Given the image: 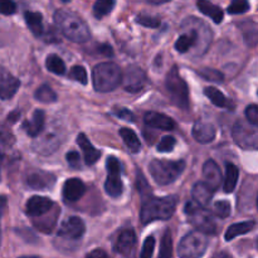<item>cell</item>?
<instances>
[{"label": "cell", "instance_id": "29", "mask_svg": "<svg viewBox=\"0 0 258 258\" xmlns=\"http://www.w3.org/2000/svg\"><path fill=\"white\" fill-rule=\"evenodd\" d=\"M239 178V170L234 164L227 163L226 165V179H224L223 189L226 193H232L236 189L237 181Z\"/></svg>", "mask_w": 258, "mask_h": 258}, {"label": "cell", "instance_id": "27", "mask_svg": "<svg viewBox=\"0 0 258 258\" xmlns=\"http://www.w3.org/2000/svg\"><path fill=\"white\" fill-rule=\"evenodd\" d=\"M198 42V32L197 29H191L186 34H181L175 42V49L179 53H186L191 47L197 44Z\"/></svg>", "mask_w": 258, "mask_h": 258}, {"label": "cell", "instance_id": "10", "mask_svg": "<svg viewBox=\"0 0 258 258\" xmlns=\"http://www.w3.org/2000/svg\"><path fill=\"white\" fill-rule=\"evenodd\" d=\"M86 226L83 221L78 217H70L62 223V226L58 229V237L64 239L76 241L80 239L85 234Z\"/></svg>", "mask_w": 258, "mask_h": 258}, {"label": "cell", "instance_id": "58", "mask_svg": "<svg viewBox=\"0 0 258 258\" xmlns=\"http://www.w3.org/2000/svg\"><path fill=\"white\" fill-rule=\"evenodd\" d=\"M0 241H2V233H0Z\"/></svg>", "mask_w": 258, "mask_h": 258}, {"label": "cell", "instance_id": "41", "mask_svg": "<svg viewBox=\"0 0 258 258\" xmlns=\"http://www.w3.org/2000/svg\"><path fill=\"white\" fill-rule=\"evenodd\" d=\"M175 144L176 140L173 136H164L160 143L158 144V151L159 153H170L175 148Z\"/></svg>", "mask_w": 258, "mask_h": 258}, {"label": "cell", "instance_id": "14", "mask_svg": "<svg viewBox=\"0 0 258 258\" xmlns=\"http://www.w3.org/2000/svg\"><path fill=\"white\" fill-rule=\"evenodd\" d=\"M27 184L35 190H47V189H52L54 186L55 176L48 171L38 170L28 176Z\"/></svg>", "mask_w": 258, "mask_h": 258}, {"label": "cell", "instance_id": "19", "mask_svg": "<svg viewBox=\"0 0 258 258\" xmlns=\"http://www.w3.org/2000/svg\"><path fill=\"white\" fill-rule=\"evenodd\" d=\"M193 138L196 139L198 143L201 144H208L212 143L216 138V127L212 123L206 122V121H198L194 125L193 131Z\"/></svg>", "mask_w": 258, "mask_h": 258}, {"label": "cell", "instance_id": "7", "mask_svg": "<svg viewBox=\"0 0 258 258\" xmlns=\"http://www.w3.org/2000/svg\"><path fill=\"white\" fill-rule=\"evenodd\" d=\"M188 216V221L197 228V231L203 232L206 234H216L217 226L214 219L212 218L211 213L203 207H199L194 202H188L184 209Z\"/></svg>", "mask_w": 258, "mask_h": 258}, {"label": "cell", "instance_id": "28", "mask_svg": "<svg viewBox=\"0 0 258 258\" xmlns=\"http://www.w3.org/2000/svg\"><path fill=\"white\" fill-rule=\"evenodd\" d=\"M24 19L27 25L29 27L30 32L35 35L39 37L43 33V17L40 13L38 12H25Z\"/></svg>", "mask_w": 258, "mask_h": 258}, {"label": "cell", "instance_id": "4", "mask_svg": "<svg viewBox=\"0 0 258 258\" xmlns=\"http://www.w3.org/2000/svg\"><path fill=\"white\" fill-rule=\"evenodd\" d=\"M185 169V161H170L154 159L149 165L151 176L159 185H169L174 183Z\"/></svg>", "mask_w": 258, "mask_h": 258}, {"label": "cell", "instance_id": "9", "mask_svg": "<svg viewBox=\"0 0 258 258\" xmlns=\"http://www.w3.org/2000/svg\"><path fill=\"white\" fill-rule=\"evenodd\" d=\"M121 82H122L125 91L130 93H138L145 87L146 73L144 72L143 68L138 67V66H130L126 72L122 73Z\"/></svg>", "mask_w": 258, "mask_h": 258}, {"label": "cell", "instance_id": "22", "mask_svg": "<svg viewBox=\"0 0 258 258\" xmlns=\"http://www.w3.org/2000/svg\"><path fill=\"white\" fill-rule=\"evenodd\" d=\"M44 121H45V113L44 111L37 110L33 113L32 120L25 121L23 123V128L25 130V133L30 136V138H37L38 135H40L44 128Z\"/></svg>", "mask_w": 258, "mask_h": 258}, {"label": "cell", "instance_id": "8", "mask_svg": "<svg viewBox=\"0 0 258 258\" xmlns=\"http://www.w3.org/2000/svg\"><path fill=\"white\" fill-rule=\"evenodd\" d=\"M256 127L257 126L252 125L248 121H237L232 130L234 143L244 150H256L258 146V131Z\"/></svg>", "mask_w": 258, "mask_h": 258}, {"label": "cell", "instance_id": "5", "mask_svg": "<svg viewBox=\"0 0 258 258\" xmlns=\"http://www.w3.org/2000/svg\"><path fill=\"white\" fill-rule=\"evenodd\" d=\"M165 88L169 93L170 101L181 110H186L189 107V91L185 81L179 75V70L174 66L170 72L166 75Z\"/></svg>", "mask_w": 258, "mask_h": 258}, {"label": "cell", "instance_id": "55", "mask_svg": "<svg viewBox=\"0 0 258 258\" xmlns=\"http://www.w3.org/2000/svg\"><path fill=\"white\" fill-rule=\"evenodd\" d=\"M3 159H4V156H3V154L0 153V166H2V163H3Z\"/></svg>", "mask_w": 258, "mask_h": 258}, {"label": "cell", "instance_id": "47", "mask_svg": "<svg viewBox=\"0 0 258 258\" xmlns=\"http://www.w3.org/2000/svg\"><path fill=\"white\" fill-rule=\"evenodd\" d=\"M139 178H138V180H136V186H138V190L140 191L141 194H148L149 191H150V186H149V184L146 183V180H145V178H144V175L143 174L140 173V171H139Z\"/></svg>", "mask_w": 258, "mask_h": 258}, {"label": "cell", "instance_id": "45", "mask_svg": "<svg viewBox=\"0 0 258 258\" xmlns=\"http://www.w3.org/2000/svg\"><path fill=\"white\" fill-rule=\"evenodd\" d=\"M17 12V4L13 0H0V14L12 15Z\"/></svg>", "mask_w": 258, "mask_h": 258}, {"label": "cell", "instance_id": "18", "mask_svg": "<svg viewBox=\"0 0 258 258\" xmlns=\"http://www.w3.org/2000/svg\"><path fill=\"white\" fill-rule=\"evenodd\" d=\"M203 176H204V183L212 188L213 190L218 189V186L222 183V171L219 166L214 160L206 161L203 166Z\"/></svg>", "mask_w": 258, "mask_h": 258}, {"label": "cell", "instance_id": "51", "mask_svg": "<svg viewBox=\"0 0 258 258\" xmlns=\"http://www.w3.org/2000/svg\"><path fill=\"white\" fill-rule=\"evenodd\" d=\"M86 258H110L103 249H93L86 256Z\"/></svg>", "mask_w": 258, "mask_h": 258}, {"label": "cell", "instance_id": "32", "mask_svg": "<svg viewBox=\"0 0 258 258\" xmlns=\"http://www.w3.org/2000/svg\"><path fill=\"white\" fill-rule=\"evenodd\" d=\"M115 8V0H96L93 5V15L97 19L106 17Z\"/></svg>", "mask_w": 258, "mask_h": 258}, {"label": "cell", "instance_id": "23", "mask_svg": "<svg viewBox=\"0 0 258 258\" xmlns=\"http://www.w3.org/2000/svg\"><path fill=\"white\" fill-rule=\"evenodd\" d=\"M204 95L211 100V102L213 103V105L218 106V107L227 108V110H234V107H236L233 101L227 98L226 96L216 87H206L204 88Z\"/></svg>", "mask_w": 258, "mask_h": 258}, {"label": "cell", "instance_id": "54", "mask_svg": "<svg viewBox=\"0 0 258 258\" xmlns=\"http://www.w3.org/2000/svg\"><path fill=\"white\" fill-rule=\"evenodd\" d=\"M148 3H150V4L153 5H160V4H165V3L170 2V0H146Z\"/></svg>", "mask_w": 258, "mask_h": 258}, {"label": "cell", "instance_id": "57", "mask_svg": "<svg viewBox=\"0 0 258 258\" xmlns=\"http://www.w3.org/2000/svg\"><path fill=\"white\" fill-rule=\"evenodd\" d=\"M63 3H68V2H71V0H62Z\"/></svg>", "mask_w": 258, "mask_h": 258}, {"label": "cell", "instance_id": "50", "mask_svg": "<svg viewBox=\"0 0 258 258\" xmlns=\"http://www.w3.org/2000/svg\"><path fill=\"white\" fill-rule=\"evenodd\" d=\"M96 49H97V52L100 53V54L105 55V57H112L113 55L112 48L108 44H98Z\"/></svg>", "mask_w": 258, "mask_h": 258}, {"label": "cell", "instance_id": "17", "mask_svg": "<svg viewBox=\"0 0 258 258\" xmlns=\"http://www.w3.org/2000/svg\"><path fill=\"white\" fill-rule=\"evenodd\" d=\"M144 121H145L149 127L159 128V130L171 131L175 128V122H174L173 118L164 115V113L155 112V111H150V112L145 113Z\"/></svg>", "mask_w": 258, "mask_h": 258}, {"label": "cell", "instance_id": "44", "mask_svg": "<svg viewBox=\"0 0 258 258\" xmlns=\"http://www.w3.org/2000/svg\"><path fill=\"white\" fill-rule=\"evenodd\" d=\"M106 168H107L108 174H121L122 168H121V163L117 158L115 156H110L106 161Z\"/></svg>", "mask_w": 258, "mask_h": 258}, {"label": "cell", "instance_id": "1", "mask_svg": "<svg viewBox=\"0 0 258 258\" xmlns=\"http://www.w3.org/2000/svg\"><path fill=\"white\" fill-rule=\"evenodd\" d=\"M178 202L179 199L176 196L163 198L145 197L140 212L141 223L149 224L154 221H168L175 213Z\"/></svg>", "mask_w": 258, "mask_h": 258}, {"label": "cell", "instance_id": "11", "mask_svg": "<svg viewBox=\"0 0 258 258\" xmlns=\"http://www.w3.org/2000/svg\"><path fill=\"white\" fill-rule=\"evenodd\" d=\"M59 144L60 138L58 136V131L52 130L47 131L39 139H37L34 144H33V148H34L35 151L42 154V155H50L59 146Z\"/></svg>", "mask_w": 258, "mask_h": 258}, {"label": "cell", "instance_id": "48", "mask_svg": "<svg viewBox=\"0 0 258 258\" xmlns=\"http://www.w3.org/2000/svg\"><path fill=\"white\" fill-rule=\"evenodd\" d=\"M66 160L70 164V166L72 168H80V154L76 153V151H70V153L66 155Z\"/></svg>", "mask_w": 258, "mask_h": 258}, {"label": "cell", "instance_id": "24", "mask_svg": "<svg viewBox=\"0 0 258 258\" xmlns=\"http://www.w3.org/2000/svg\"><path fill=\"white\" fill-rule=\"evenodd\" d=\"M197 5H198V9L201 10L204 15L211 18L216 24L222 23L224 13L218 5H214L213 3H211L209 0H198V2H197Z\"/></svg>", "mask_w": 258, "mask_h": 258}, {"label": "cell", "instance_id": "52", "mask_svg": "<svg viewBox=\"0 0 258 258\" xmlns=\"http://www.w3.org/2000/svg\"><path fill=\"white\" fill-rule=\"evenodd\" d=\"M213 258H232V256L228 253V252L222 251V252H218V253L214 254Z\"/></svg>", "mask_w": 258, "mask_h": 258}, {"label": "cell", "instance_id": "20", "mask_svg": "<svg viewBox=\"0 0 258 258\" xmlns=\"http://www.w3.org/2000/svg\"><path fill=\"white\" fill-rule=\"evenodd\" d=\"M213 193H214L213 189L209 188L204 181H198L197 184H194L193 190H191L193 202L196 204H198L199 207L207 208V207L209 206V203L212 202Z\"/></svg>", "mask_w": 258, "mask_h": 258}, {"label": "cell", "instance_id": "53", "mask_svg": "<svg viewBox=\"0 0 258 258\" xmlns=\"http://www.w3.org/2000/svg\"><path fill=\"white\" fill-rule=\"evenodd\" d=\"M7 203H8V199H7V197H4V196H0V212H2L3 209L5 208V206H7Z\"/></svg>", "mask_w": 258, "mask_h": 258}, {"label": "cell", "instance_id": "25", "mask_svg": "<svg viewBox=\"0 0 258 258\" xmlns=\"http://www.w3.org/2000/svg\"><path fill=\"white\" fill-rule=\"evenodd\" d=\"M256 226V222L254 221H246V222H241V223H236L232 224L231 227H228V229L226 231V234H224V239L227 242L232 241L236 237L242 236V234H246L248 232H251L252 229L254 228Z\"/></svg>", "mask_w": 258, "mask_h": 258}, {"label": "cell", "instance_id": "49", "mask_svg": "<svg viewBox=\"0 0 258 258\" xmlns=\"http://www.w3.org/2000/svg\"><path fill=\"white\" fill-rule=\"evenodd\" d=\"M113 113H115L116 116H118L120 118H122V120L134 121V118H135L134 113L131 112L130 110H127V108H118V110L113 111Z\"/></svg>", "mask_w": 258, "mask_h": 258}, {"label": "cell", "instance_id": "38", "mask_svg": "<svg viewBox=\"0 0 258 258\" xmlns=\"http://www.w3.org/2000/svg\"><path fill=\"white\" fill-rule=\"evenodd\" d=\"M249 10L248 0H233L228 7L227 12L229 14H243Z\"/></svg>", "mask_w": 258, "mask_h": 258}, {"label": "cell", "instance_id": "6", "mask_svg": "<svg viewBox=\"0 0 258 258\" xmlns=\"http://www.w3.org/2000/svg\"><path fill=\"white\" fill-rule=\"evenodd\" d=\"M208 237L199 231H191L181 238L178 246V256L180 258H201L208 248Z\"/></svg>", "mask_w": 258, "mask_h": 258}, {"label": "cell", "instance_id": "21", "mask_svg": "<svg viewBox=\"0 0 258 258\" xmlns=\"http://www.w3.org/2000/svg\"><path fill=\"white\" fill-rule=\"evenodd\" d=\"M77 144L80 145L81 150H82L83 156H85V161L87 165H93L95 163H97V160L101 156V151L97 150L91 144V141L88 140V138L85 134H80L77 136Z\"/></svg>", "mask_w": 258, "mask_h": 258}, {"label": "cell", "instance_id": "43", "mask_svg": "<svg viewBox=\"0 0 258 258\" xmlns=\"http://www.w3.org/2000/svg\"><path fill=\"white\" fill-rule=\"evenodd\" d=\"M154 249H155V238L154 237H148L145 242H144L140 258H151L153 257Z\"/></svg>", "mask_w": 258, "mask_h": 258}, {"label": "cell", "instance_id": "42", "mask_svg": "<svg viewBox=\"0 0 258 258\" xmlns=\"http://www.w3.org/2000/svg\"><path fill=\"white\" fill-rule=\"evenodd\" d=\"M15 139L12 131L5 125H0V145L2 146H12L14 144Z\"/></svg>", "mask_w": 258, "mask_h": 258}, {"label": "cell", "instance_id": "12", "mask_svg": "<svg viewBox=\"0 0 258 258\" xmlns=\"http://www.w3.org/2000/svg\"><path fill=\"white\" fill-rule=\"evenodd\" d=\"M53 207H54V203L49 198L35 196L27 202L25 213L32 218H37V217H42L49 213Z\"/></svg>", "mask_w": 258, "mask_h": 258}, {"label": "cell", "instance_id": "39", "mask_svg": "<svg viewBox=\"0 0 258 258\" xmlns=\"http://www.w3.org/2000/svg\"><path fill=\"white\" fill-rule=\"evenodd\" d=\"M136 23H139L143 27L153 28V29L159 28L161 24L158 17H150V15H139V17H136Z\"/></svg>", "mask_w": 258, "mask_h": 258}, {"label": "cell", "instance_id": "37", "mask_svg": "<svg viewBox=\"0 0 258 258\" xmlns=\"http://www.w3.org/2000/svg\"><path fill=\"white\" fill-rule=\"evenodd\" d=\"M213 213L214 216H217L218 218H228L229 214H231V204L227 201L217 202L213 206Z\"/></svg>", "mask_w": 258, "mask_h": 258}, {"label": "cell", "instance_id": "15", "mask_svg": "<svg viewBox=\"0 0 258 258\" xmlns=\"http://www.w3.org/2000/svg\"><path fill=\"white\" fill-rule=\"evenodd\" d=\"M86 185L81 179L71 178L63 184L62 196L67 202H77L85 196Z\"/></svg>", "mask_w": 258, "mask_h": 258}, {"label": "cell", "instance_id": "30", "mask_svg": "<svg viewBox=\"0 0 258 258\" xmlns=\"http://www.w3.org/2000/svg\"><path fill=\"white\" fill-rule=\"evenodd\" d=\"M120 136L122 138L125 145L130 149L133 153H138L141 148L140 140H139L138 135L135 134V131H133L131 128L123 127L120 130Z\"/></svg>", "mask_w": 258, "mask_h": 258}, {"label": "cell", "instance_id": "2", "mask_svg": "<svg viewBox=\"0 0 258 258\" xmlns=\"http://www.w3.org/2000/svg\"><path fill=\"white\" fill-rule=\"evenodd\" d=\"M54 23L66 38L75 43H85L90 39L88 25L82 18L71 10L59 9L54 13Z\"/></svg>", "mask_w": 258, "mask_h": 258}, {"label": "cell", "instance_id": "31", "mask_svg": "<svg viewBox=\"0 0 258 258\" xmlns=\"http://www.w3.org/2000/svg\"><path fill=\"white\" fill-rule=\"evenodd\" d=\"M45 67L49 72L54 73V75H64L66 73V64L63 62V59L60 57H58L57 54H50L48 55L47 59H45Z\"/></svg>", "mask_w": 258, "mask_h": 258}, {"label": "cell", "instance_id": "13", "mask_svg": "<svg viewBox=\"0 0 258 258\" xmlns=\"http://www.w3.org/2000/svg\"><path fill=\"white\" fill-rule=\"evenodd\" d=\"M136 243V236L134 229H122L116 237L113 242V251L122 256H127L131 253Z\"/></svg>", "mask_w": 258, "mask_h": 258}, {"label": "cell", "instance_id": "40", "mask_svg": "<svg viewBox=\"0 0 258 258\" xmlns=\"http://www.w3.org/2000/svg\"><path fill=\"white\" fill-rule=\"evenodd\" d=\"M70 77L72 80L77 81L81 85H87V72L82 66H75L70 71Z\"/></svg>", "mask_w": 258, "mask_h": 258}, {"label": "cell", "instance_id": "26", "mask_svg": "<svg viewBox=\"0 0 258 258\" xmlns=\"http://www.w3.org/2000/svg\"><path fill=\"white\" fill-rule=\"evenodd\" d=\"M105 190L112 198H117L122 194L123 184L121 180V174H108L105 183Z\"/></svg>", "mask_w": 258, "mask_h": 258}, {"label": "cell", "instance_id": "33", "mask_svg": "<svg viewBox=\"0 0 258 258\" xmlns=\"http://www.w3.org/2000/svg\"><path fill=\"white\" fill-rule=\"evenodd\" d=\"M243 29L244 42L249 47H256L257 44V25L253 22H246L243 25L241 24Z\"/></svg>", "mask_w": 258, "mask_h": 258}, {"label": "cell", "instance_id": "56", "mask_svg": "<svg viewBox=\"0 0 258 258\" xmlns=\"http://www.w3.org/2000/svg\"><path fill=\"white\" fill-rule=\"evenodd\" d=\"M20 258H38V257H35V256H24V257H20Z\"/></svg>", "mask_w": 258, "mask_h": 258}, {"label": "cell", "instance_id": "46", "mask_svg": "<svg viewBox=\"0 0 258 258\" xmlns=\"http://www.w3.org/2000/svg\"><path fill=\"white\" fill-rule=\"evenodd\" d=\"M246 117H247V121H248L249 123H252V125L257 126L258 125V107L257 105H249L247 106L246 108Z\"/></svg>", "mask_w": 258, "mask_h": 258}, {"label": "cell", "instance_id": "16", "mask_svg": "<svg viewBox=\"0 0 258 258\" xmlns=\"http://www.w3.org/2000/svg\"><path fill=\"white\" fill-rule=\"evenodd\" d=\"M20 86V81L12 73L7 71H2L0 73V98L2 100H10L18 92Z\"/></svg>", "mask_w": 258, "mask_h": 258}, {"label": "cell", "instance_id": "36", "mask_svg": "<svg viewBox=\"0 0 258 258\" xmlns=\"http://www.w3.org/2000/svg\"><path fill=\"white\" fill-rule=\"evenodd\" d=\"M198 75L204 80L212 81V82L221 83L224 80L223 73L219 72L218 70H213V68H203V70L198 71Z\"/></svg>", "mask_w": 258, "mask_h": 258}, {"label": "cell", "instance_id": "34", "mask_svg": "<svg viewBox=\"0 0 258 258\" xmlns=\"http://www.w3.org/2000/svg\"><path fill=\"white\" fill-rule=\"evenodd\" d=\"M34 96L39 102L43 103H52L57 101V95H55L54 91H53L48 85L40 86V87L35 91Z\"/></svg>", "mask_w": 258, "mask_h": 258}, {"label": "cell", "instance_id": "35", "mask_svg": "<svg viewBox=\"0 0 258 258\" xmlns=\"http://www.w3.org/2000/svg\"><path fill=\"white\" fill-rule=\"evenodd\" d=\"M159 258H173V241H171V233L169 229L165 231L161 239Z\"/></svg>", "mask_w": 258, "mask_h": 258}, {"label": "cell", "instance_id": "3", "mask_svg": "<svg viewBox=\"0 0 258 258\" xmlns=\"http://www.w3.org/2000/svg\"><path fill=\"white\" fill-rule=\"evenodd\" d=\"M122 71L113 62L98 63L92 71L93 87L97 92H111L121 83Z\"/></svg>", "mask_w": 258, "mask_h": 258}]
</instances>
